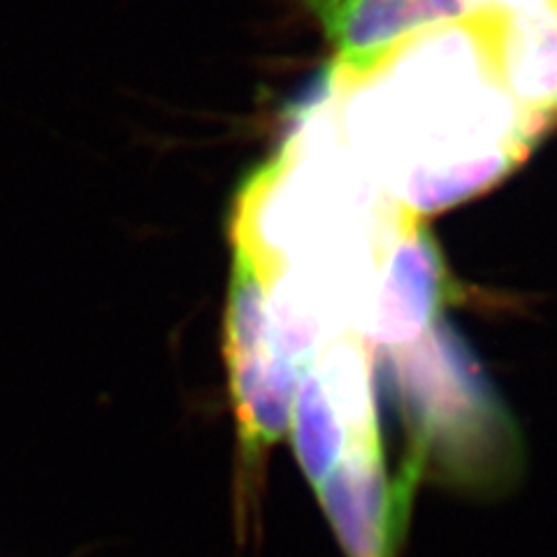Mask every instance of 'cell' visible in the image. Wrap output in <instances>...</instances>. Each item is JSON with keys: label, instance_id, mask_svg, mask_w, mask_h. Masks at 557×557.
Instances as JSON below:
<instances>
[{"label": "cell", "instance_id": "obj_8", "mask_svg": "<svg viewBox=\"0 0 557 557\" xmlns=\"http://www.w3.org/2000/svg\"><path fill=\"white\" fill-rule=\"evenodd\" d=\"M491 14L495 54L511 96L536 119H557V3Z\"/></svg>", "mask_w": 557, "mask_h": 557}, {"label": "cell", "instance_id": "obj_3", "mask_svg": "<svg viewBox=\"0 0 557 557\" xmlns=\"http://www.w3.org/2000/svg\"><path fill=\"white\" fill-rule=\"evenodd\" d=\"M395 372L411 411V450L428 465L437 453L442 467L460 481H485L499 476V460L511 430L504 423L493 393L465 356L458 342L440 323L418 344L393 354Z\"/></svg>", "mask_w": 557, "mask_h": 557}, {"label": "cell", "instance_id": "obj_5", "mask_svg": "<svg viewBox=\"0 0 557 557\" xmlns=\"http://www.w3.org/2000/svg\"><path fill=\"white\" fill-rule=\"evenodd\" d=\"M448 298V272L437 239L407 214L383 247L364 311L362 337L397 354L440 325Z\"/></svg>", "mask_w": 557, "mask_h": 557}, {"label": "cell", "instance_id": "obj_7", "mask_svg": "<svg viewBox=\"0 0 557 557\" xmlns=\"http://www.w3.org/2000/svg\"><path fill=\"white\" fill-rule=\"evenodd\" d=\"M339 65L368 67L409 35L465 16L460 0H307Z\"/></svg>", "mask_w": 557, "mask_h": 557}, {"label": "cell", "instance_id": "obj_2", "mask_svg": "<svg viewBox=\"0 0 557 557\" xmlns=\"http://www.w3.org/2000/svg\"><path fill=\"white\" fill-rule=\"evenodd\" d=\"M407 214L346 147L313 89L284 145L242 184L231 235L263 282L284 274L364 305L383 247Z\"/></svg>", "mask_w": 557, "mask_h": 557}, {"label": "cell", "instance_id": "obj_4", "mask_svg": "<svg viewBox=\"0 0 557 557\" xmlns=\"http://www.w3.org/2000/svg\"><path fill=\"white\" fill-rule=\"evenodd\" d=\"M225 364L244 467L258 469L290 425L302 368L276 346L263 276L237 249L225 307Z\"/></svg>", "mask_w": 557, "mask_h": 557}, {"label": "cell", "instance_id": "obj_6", "mask_svg": "<svg viewBox=\"0 0 557 557\" xmlns=\"http://www.w3.org/2000/svg\"><path fill=\"white\" fill-rule=\"evenodd\" d=\"M421 474L423 462L411 450L395 481L386 474L383 448L348 453L319 487L346 557H395Z\"/></svg>", "mask_w": 557, "mask_h": 557}, {"label": "cell", "instance_id": "obj_9", "mask_svg": "<svg viewBox=\"0 0 557 557\" xmlns=\"http://www.w3.org/2000/svg\"><path fill=\"white\" fill-rule=\"evenodd\" d=\"M307 364L321 379L330 403L351 434V453L381 448L372 346L356 333L339 335L330 339Z\"/></svg>", "mask_w": 557, "mask_h": 557}, {"label": "cell", "instance_id": "obj_11", "mask_svg": "<svg viewBox=\"0 0 557 557\" xmlns=\"http://www.w3.org/2000/svg\"><path fill=\"white\" fill-rule=\"evenodd\" d=\"M548 3H557V0H460L462 12L472 14L481 10H497V12H522L532 8H542Z\"/></svg>", "mask_w": 557, "mask_h": 557}, {"label": "cell", "instance_id": "obj_10", "mask_svg": "<svg viewBox=\"0 0 557 557\" xmlns=\"http://www.w3.org/2000/svg\"><path fill=\"white\" fill-rule=\"evenodd\" d=\"M302 370L290 409L293 444L305 476L319 491L325 479L351 453V434L330 403L317 372L309 364H305Z\"/></svg>", "mask_w": 557, "mask_h": 557}, {"label": "cell", "instance_id": "obj_1", "mask_svg": "<svg viewBox=\"0 0 557 557\" xmlns=\"http://www.w3.org/2000/svg\"><path fill=\"white\" fill-rule=\"evenodd\" d=\"M317 91L360 165L418 219L507 180L550 128L511 96L487 12L418 30L368 67L333 63Z\"/></svg>", "mask_w": 557, "mask_h": 557}]
</instances>
